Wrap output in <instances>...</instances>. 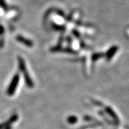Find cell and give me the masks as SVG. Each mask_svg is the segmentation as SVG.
Listing matches in <instances>:
<instances>
[{"label": "cell", "instance_id": "2", "mask_svg": "<svg viewBox=\"0 0 129 129\" xmlns=\"http://www.w3.org/2000/svg\"><path fill=\"white\" fill-rule=\"evenodd\" d=\"M19 75H15V76H14L12 81H11L10 85H9V86L8 90H7V93H8V95H11L15 93L16 88H17V86H18V84H19Z\"/></svg>", "mask_w": 129, "mask_h": 129}, {"label": "cell", "instance_id": "4", "mask_svg": "<svg viewBox=\"0 0 129 129\" xmlns=\"http://www.w3.org/2000/svg\"><path fill=\"white\" fill-rule=\"evenodd\" d=\"M3 31H4V28H3V27H2V26H0V34H2Z\"/></svg>", "mask_w": 129, "mask_h": 129}, {"label": "cell", "instance_id": "3", "mask_svg": "<svg viewBox=\"0 0 129 129\" xmlns=\"http://www.w3.org/2000/svg\"><path fill=\"white\" fill-rule=\"evenodd\" d=\"M17 40H18L19 42H20L24 43V44L26 45V46H32V43H31L30 41H29V40H28L25 39V38H24L22 37V36H18V38H17Z\"/></svg>", "mask_w": 129, "mask_h": 129}, {"label": "cell", "instance_id": "1", "mask_svg": "<svg viewBox=\"0 0 129 129\" xmlns=\"http://www.w3.org/2000/svg\"><path fill=\"white\" fill-rule=\"evenodd\" d=\"M19 68H20V71L24 73V78H25L26 82L28 86V87L32 88L33 87V82H32V80H31L30 75H29L28 73L26 71V67L25 63H24L23 59L21 57L19 58Z\"/></svg>", "mask_w": 129, "mask_h": 129}]
</instances>
